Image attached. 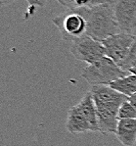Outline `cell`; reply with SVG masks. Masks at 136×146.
Wrapping results in <instances>:
<instances>
[{
    "instance_id": "obj_1",
    "label": "cell",
    "mask_w": 136,
    "mask_h": 146,
    "mask_svg": "<svg viewBox=\"0 0 136 146\" xmlns=\"http://www.w3.org/2000/svg\"><path fill=\"white\" fill-rule=\"evenodd\" d=\"M89 91L96 106L99 132L104 135L115 133L119 123V109L128 97L118 92L110 85L90 86Z\"/></svg>"
},
{
    "instance_id": "obj_2",
    "label": "cell",
    "mask_w": 136,
    "mask_h": 146,
    "mask_svg": "<svg viewBox=\"0 0 136 146\" xmlns=\"http://www.w3.org/2000/svg\"><path fill=\"white\" fill-rule=\"evenodd\" d=\"M112 3L101 4L90 8L75 10L86 20V35L98 41H103L111 35L120 33L115 19Z\"/></svg>"
},
{
    "instance_id": "obj_3",
    "label": "cell",
    "mask_w": 136,
    "mask_h": 146,
    "mask_svg": "<svg viewBox=\"0 0 136 146\" xmlns=\"http://www.w3.org/2000/svg\"><path fill=\"white\" fill-rule=\"evenodd\" d=\"M128 74L129 72L122 70L113 60L105 56L97 62L85 67L81 73V77L90 84V86H95L109 85Z\"/></svg>"
},
{
    "instance_id": "obj_4",
    "label": "cell",
    "mask_w": 136,
    "mask_h": 146,
    "mask_svg": "<svg viewBox=\"0 0 136 146\" xmlns=\"http://www.w3.org/2000/svg\"><path fill=\"white\" fill-rule=\"evenodd\" d=\"M52 22L59 30L62 38L73 42L86 35L87 23L81 14L75 10H68L53 18Z\"/></svg>"
},
{
    "instance_id": "obj_5",
    "label": "cell",
    "mask_w": 136,
    "mask_h": 146,
    "mask_svg": "<svg viewBox=\"0 0 136 146\" xmlns=\"http://www.w3.org/2000/svg\"><path fill=\"white\" fill-rule=\"evenodd\" d=\"M71 52L77 60L85 62L88 65L93 64L106 56V50L102 42L93 39L88 35H84L73 41L71 46Z\"/></svg>"
},
{
    "instance_id": "obj_6",
    "label": "cell",
    "mask_w": 136,
    "mask_h": 146,
    "mask_svg": "<svg viewBox=\"0 0 136 146\" xmlns=\"http://www.w3.org/2000/svg\"><path fill=\"white\" fill-rule=\"evenodd\" d=\"M135 36L136 35H133L132 33L120 31L101 41L106 50V56L120 66V64L127 57Z\"/></svg>"
},
{
    "instance_id": "obj_7",
    "label": "cell",
    "mask_w": 136,
    "mask_h": 146,
    "mask_svg": "<svg viewBox=\"0 0 136 146\" xmlns=\"http://www.w3.org/2000/svg\"><path fill=\"white\" fill-rule=\"evenodd\" d=\"M112 4L120 31L130 33L136 29V0H114Z\"/></svg>"
},
{
    "instance_id": "obj_8",
    "label": "cell",
    "mask_w": 136,
    "mask_h": 146,
    "mask_svg": "<svg viewBox=\"0 0 136 146\" xmlns=\"http://www.w3.org/2000/svg\"><path fill=\"white\" fill-rule=\"evenodd\" d=\"M66 129L72 134L85 133V132L88 131H93L90 123L86 120L85 117L80 113V111L77 109L75 105L69 109Z\"/></svg>"
},
{
    "instance_id": "obj_9",
    "label": "cell",
    "mask_w": 136,
    "mask_h": 146,
    "mask_svg": "<svg viewBox=\"0 0 136 146\" xmlns=\"http://www.w3.org/2000/svg\"><path fill=\"white\" fill-rule=\"evenodd\" d=\"M115 135L123 146H134L136 143V119L119 120Z\"/></svg>"
},
{
    "instance_id": "obj_10",
    "label": "cell",
    "mask_w": 136,
    "mask_h": 146,
    "mask_svg": "<svg viewBox=\"0 0 136 146\" xmlns=\"http://www.w3.org/2000/svg\"><path fill=\"white\" fill-rule=\"evenodd\" d=\"M75 106L89 122L93 131H99L96 106H95L94 99H93V96L90 91L86 92L85 95L81 98V100Z\"/></svg>"
},
{
    "instance_id": "obj_11",
    "label": "cell",
    "mask_w": 136,
    "mask_h": 146,
    "mask_svg": "<svg viewBox=\"0 0 136 146\" xmlns=\"http://www.w3.org/2000/svg\"><path fill=\"white\" fill-rule=\"evenodd\" d=\"M109 85L118 92L130 97L136 93V75L129 73L127 76L115 80Z\"/></svg>"
},
{
    "instance_id": "obj_12",
    "label": "cell",
    "mask_w": 136,
    "mask_h": 146,
    "mask_svg": "<svg viewBox=\"0 0 136 146\" xmlns=\"http://www.w3.org/2000/svg\"><path fill=\"white\" fill-rule=\"evenodd\" d=\"M57 1L68 10H77L82 8H90L101 4L112 3L114 0H57Z\"/></svg>"
},
{
    "instance_id": "obj_13",
    "label": "cell",
    "mask_w": 136,
    "mask_h": 146,
    "mask_svg": "<svg viewBox=\"0 0 136 146\" xmlns=\"http://www.w3.org/2000/svg\"><path fill=\"white\" fill-rule=\"evenodd\" d=\"M119 120H127V119H136V109L133 107V105L128 101H124L120 105L118 114Z\"/></svg>"
},
{
    "instance_id": "obj_14",
    "label": "cell",
    "mask_w": 136,
    "mask_h": 146,
    "mask_svg": "<svg viewBox=\"0 0 136 146\" xmlns=\"http://www.w3.org/2000/svg\"><path fill=\"white\" fill-rule=\"evenodd\" d=\"M120 68L124 71L129 72V70L136 67V36L135 39L133 41L132 45H131L130 49H129V52L127 54V57L125 58L123 62L120 64Z\"/></svg>"
},
{
    "instance_id": "obj_15",
    "label": "cell",
    "mask_w": 136,
    "mask_h": 146,
    "mask_svg": "<svg viewBox=\"0 0 136 146\" xmlns=\"http://www.w3.org/2000/svg\"><path fill=\"white\" fill-rule=\"evenodd\" d=\"M30 8L35 7H44L46 4V0H26Z\"/></svg>"
},
{
    "instance_id": "obj_16",
    "label": "cell",
    "mask_w": 136,
    "mask_h": 146,
    "mask_svg": "<svg viewBox=\"0 0 136 146\" xmlns=\"http://www.w3.org/2000/svg\"><path fill=\"white\" fill-rule=\"evenodd\" d=\"M128 101L133 105V107L136 109V93L133 94V95L130 96V97H128Z\"/></svg>"
},
{
    "instance_id": "obj_17",
    "label": "cell",
    "mask_w": 136,
    "mask_h": 146,
    "mask_svg": "<svg viewBox=\"0 0 136 146\" xmlns=\"http://www.w3.org/2000/svg\"><path fill=\"white\" fill-rule=\"evenodd\" d=\"M16 0H0V6H5V5H9V4L13 3Z\"/></svg>"
},
{
    "instance_id": "obj_18",
    "label": "cell",
    "mask_w": 136,
    "mask_h": 146,
    "mask_svg": "<svg viewBox=\"0 0 136 146\" xmlns=\"http://www.w3.org/2000/svg\"><path fill=\"white\" fill-rule=\"evenodd\" d=\"M129 73L134 74V75H136V67H134V68H132V69L129 70Z\"/></svg>"
}]
</instances>
